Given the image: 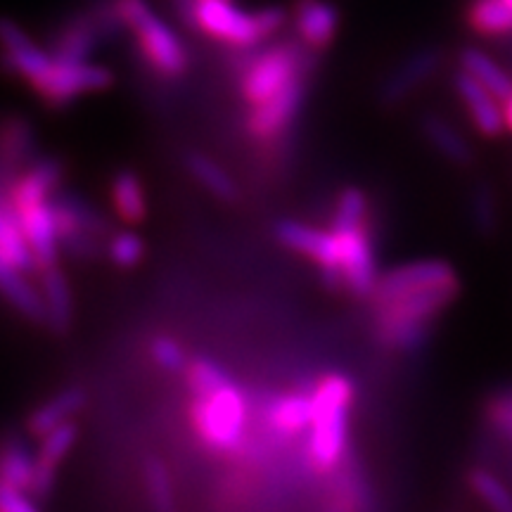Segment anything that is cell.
<instances>
[{
    "label": "cell",
    "instance_id": "obj_24",
    "mask_svg": "<svg viewBox=\"0 0 512 512\" xmlns=\"http://www.w3.org/2000/svg\"><path fill=\"white\" fill-rule=\"evenodd\" d=\"M460 72L470 74L472 79L494 95L496 100L505 102L512 95V74L503 69L494 57H489L479 48H463L460 50Z\"/></svg>",
    "mask_w": 512,
    "mask_h": 512
},
{
    "label": "cell",
    "instance_id": "obj_30",
    "mask_svg": "<svg viewBox=\"0 0 512 512\" xmlns=\"http://www.w3.org/2000/svg\"><path fill=\"white\" fill-rule=\"evenodd\" d=\"M145 491L147 501H150L155 512H176V494H174V482H171L169 470L159 458H147L145 460Z\"/></svg>",
    "mask_w": 512,
    "mask_h": 512
},
{
    "label": "cell",
    "instance_id": "obj_6",
    "mask_svg": "<svg viewBox=\"0 0 512 512\" xmlns=\"http://www.w3.org/2000/svg\"><path fill=\"white\" fill-rule=\"evenodd\" d=\"M124 31V24L114 10L112 0L98 3L93 8L79 12L62 24L50 38V50L55 62L81 64L95 53L102 41H112Z\"/></svg>",
    "mask_w": 512,
    "mask_h": 512
},
{
    "label": "cell",
    "instance_id": "obj_31",
    "mask_svg": "<svg viewBox=\"0 0 512 512\" xmlns=\"http://www.w3.org/2000/svg\"><path fill=\"white\" fill-rule=\"evenodd\" d=\"M467 484L475 491V496L482 501L491 512H512V494L501 479L491 475L489 470H472L467 475Z\"/></svg>",
    "mask_w": 512,
    "mask_h": 512
},
{
    "label": "cell",
    "instance_id": "obj_17",
    "mask_svg": "<svg viewBox=\"0 0 512 512\" xmlns=\"http://www.w3.org/2000/svg\"><path fill=\"white\" fill-rule=\"evenodd\" d=\"M0 266L27 275L41 273L17 209L5 197L0 200Z\"/></svg>",
    "mask_w": 512,
    "mask_h": 512
},
{
    "label": "cell",
    "instance_id": "obj_22",
    "mask_svg": "<svg viewBox=\"0 0 512 512\" xmlns=\"http://www.w3.org/2000/svg\"><path fill=\"white\" fill-rule=\"evenodd\" d=\"M422 136L427 138L434 150L439 152L441 157L448 159L456 166H470L475 162V150H472L470 140H467L463 133L458 131L451 121H446L439 114H425L420 121Z\"/></svg>",
    "mask_w": 512,
    "mask_h": 512
},
{
    "label": "cell",
    "instance_id": "obj_9",
    "mask_svg": "<svg viewBox=\"0 0 512 512\" xmlns=\"http://www.w3.org/2000/svg\"><path fill=\"white\" fill-rule=\"evenodd\" d=\"M446 285H460L458 273L448 261L441 259H422L413 261V264L392 268L384 275H380L370 302L373 306H382L394 302V299L406 297V294L432 290V287H446Z\"/></svg>",
    "mask_w": 512,
    "mask_h": 512
},
{
    "label": "cell",
    "instance_id": "obj_12",
    "mask_svg": "<svg viewBox=\"0 0 512 512\" xmlns=\"http://www.w3.org/2000/svg\"><path fill=\"white\" fill-rule=\"evenodd\" d=\"M0 36H3V48H5V69L10 74L19 76L29 83V86H36L43 76L50 74V69L55 67L53 55L48 50L38 48L31 36L24 31L19 24L12 22V19H3V27H0Z\"/></svg>",
    "mask_w": 512,
    "mask_h": 512
},
{
    "label": "cell",
    "instance_id": "obj_8",
    "mask_svg": "<svg viewBox=\"0 0 512 512\" xmlns=\"http://www.w3.org/2000/svg\"><path fill=\"white\" fill-rule=\"evenodd\" d=\"M273 233L280 245L290 247L292 252H299L316 261L325 285L332 287V290L344 287L342 254H339V242L335 233H323V230L290 219L275 223Z\"/></svg>",
    "mask_w": 512,
    "mask_h": 512
},
{
    "label": "cell",
    "instance_id": "obj_14",
    "mask_svg": "<svg viewBox=\"0 0 512 512\" xmlns=\"http://www.w3.org/2000/svg\"><path fill=\"white\" fill-rule=\"evenodd\" d=\"M19 221H22L24 235H27L31 252H34L38 266L48 268L57 266L60 259V235H57V223H55V211L53 202H36L27 204V207L17 209Z\"/></svg>",
    "mask_w": 512,
    "mask_h": 512
},
{
    "label": "cell",
    "instance_id": "obj_15",
    "mask_svg": "<svg viewBox=\"0 0 512 512\" xmlns=\"http://www.w3.org/2000/svg\"><path fill=\"white\" fill-rule=\"evenodd\" d=\"M453 88H456L460 102L470 114L472 124L484 138H498L505 131L503 102L496 100L482 83H477L470 74L458 72L453 76Z\"/></svg>",
    "mask_w": 512,
    "mask_h": 512
},
{
    "label": "cell",
    "instance_id": "obj_18",
    "mask_svg": "<svg viewBox=\"0 0 512 512\" xmlns=\"http://www.w3.org/2000/svg\"><path fill=\"white\" fill-rule=\"evenodd\" d=\"M3 188L15 183L31 164L36 162V140L34 128L27 119L8 117L3 124Z\"/></svg>",
    "mask_w": 512,
    "mask_h": 512
},
{
    "label": "cell",
    "instance_id": "obj_40",
    "mask_svg": "<svg viewBox=\"0 0 512 512\" xmlns=\"http://www.w3.org/2000/svg\"><path fill=\"white\" fill-rule=\"evenodd\" d=\"M171 5H174L176 15L181 17V22L185 24V27L195 29V8H197V0H171Z\"/></svg>",
    "mask_w": 512,
    "mask_h": 512
},
{
    "label": "cell",
    "instance_id": "obj_41",
    "mask_svg": "<svg viewBox=\"0 0 512 512\" xmlns=\"http://www.w3.org/2000/svg\"><path fill=\"white\" fill-rule=\"evenodd\" d=\"M503 117H505V131H512V95L503 102Z\"/></svg>",
    "mask_w": 512,
    "mask_h": 512
},
{
    "label": "cell",
    "instance_id": "obj_33",
    "mask_svg": "<svg viewBox=\"0 0 512 512\" xmlns=\"http://www.w3.org/2000/svg\"><path fill=\"white\" fill-rule=\"evenodd\" d=\"M368 200L361 188H347L339 195L335 216H332V230H349L366 226Z\"/></svg>",
    "mask_w": 512,
    "mask_h": 512
},
{
    "label": "cell",
    "instance_id": "obj_27",
    "mask_svg": "<svg viewBox=\"0 0 512 512\" xmlns=\"http://www.w3.org/2000/svg\"><path fill=\"white\" fill-rule=\"evenodd\" d=\"M467 27L479 36H510L512 38V10L503 0H470L465 12Z\"/></svg>",
    "mask_w": 512,
    "mask_h": 512
},
{
    "label": "cell",
    "instance_id": "obj_5",
    "mask_svg": "<svg viewBox=\"0 0 512 512\" xmlns=\"http://www.w3.org/2000/svg\"><path fill=\"white\" fill-rule=\"evenodd\" d=\"M313 50L299 38L280 41L261 53H254L247 67L240 72V93L249 105H261L273 95L285 91L299 76H309Z\"/></svg>",
    "mask_w": 512,
    "mask_h": 512
},
{
    "label": "cell",
    "instance_id": "obj_25",
    "mask_svg": "<svg viewBox=\"0 0 512 512\" xmlns=\"http://www.w3.org/2000/svg\"><path fill=\"white\" fill-rule=\"evenodd\" d=\"M0 283H3L5 299L22 313L24 318L36 325H48V309L43 292L31 285L27 273L12 271V268L0 266Z\"/></svg>",
    "mask_w": 512,
    "mask_h": 512
},
{
    "label": "cell",
    "instance_id": "obj_26",
    "mask_svg": "<svg viewBox=\"0 0 512 512\" xmlns=\"http://www.w3.org/2000/svg\"><path fill=\"white\" fill-rule=\"evenodd\" d=\"M110 192H112L114 211H117L121 221L131 223V226L145 221L147 216L145 190H143V183H140V178L133 174L131 169L119 171V174L112 178Z\"/></svg>",
    "mask_w": 512,
    "mask_h": 512
},
{
    "label": "cell",
    "instance_id": "obj_2",
    "mask_svg": "<svg viewBox=\"0 0 512 512\" xmlns=\"http://www.w3.org/2000/svg\"><path fill=\"white\" fill-rule=\"evenodd\" d=\"M313 420L309 453L318 472H330L339 465L347 448L349 408L354 401V384L347 375L330 373L313 387Z\"/></svg>",
    "mask_w": 512,
    "mask_h": 512
},
{
    "label": "cell",
    "instance_id": "obj_20",
    "mask_svg": "<svg viewBox=\"0 0 512 512\" xmlns=\"http://www.w3.org/2000/svg\"><path fill=\"white\" fill-rule=\"evenodd\" d=\"M38 278H41V292L46 299L48 328L55 335H67L74 323L72 290H69L67 275L62 273L60 266H48L38 273Z\"/></svg>",
    "mask_w": 512,
    "mask_h": 512
},
{
    "label": "cell",
    "instance_id": "obj_38",
    "mask_svg": "<svg viewBox=\"0 0 512 512\" xmlns=\"http://www.w3.org/2000/svg\"><path fill=\"white\" fill-rule=\"evenodd\" d=\"M486 415H489L491 425L496 427L503 437L512 441V392L498 394L489 401V408H486Z\"/></svg>",
    "mask_w": 512,
    "mask_h": 512
},
{
    "label": "cell",
    "instance_id": "obj_29",
    "mask_svg": "<svg viewBox=\"0 0 512 512\" xmlns=\"http://www.w3.org/2000/svg\"><path fill=\"white\" fill-rule=\"evenodd\" d=\"M36 479V458L22 441L10 439L3 451V486L31 494Z\"/></svg>",
    "mask_w": 512,
    "mask_h": 512
},
{
    "label": "cell",
    "instance_id": "obj_42",
    "mask_svg": "<svg viewBox=\"0 0 512 512\" xmlns=\"http://www.w3.org/2000/svg\"><path fill=\"white\" fill-rule=\"evenodd\" d=\"M503 3H505V5H508V8L512 10V0H503Z\"/></svg>",
    "mask_w": 512,
    "mask_h": 512
},
{
    "label": "cell",
    "instance_id": "obj_21",
    "mask_svg": "<svg viewBox=\"0 0 512 512\" xmlns=\"http://www.w3.org/2000/svg\"><path fill=\"white\" fill-rule=\"evenodd\" d=\"M266 420L278 434L285 437H299V434L311 430L313 420V396L311 392H290L278 396L268 403Z\"/></svg>",
    "mask_w": 512,
    "mask_h": 512
},
{
    "label": "cell",
    "instance_id": "obj_35",
    "mask_svg": "<svg viewBox=\"0 0 512 512\" xmlns=\"http://www.w3.org/2000/svg\"><path fill=\"white\" fill-rule=\"evenodd\" d=\"M107 256L114 266L119 268H133L143 261L145 256V242L138 238L131 230H124V233H117L110 238V245H107Z\"/></svg>",
    "mask_w": 512,
    "mask_h": 512
},
{
    "label": "cell",
    "instance_id": "obj_37",
    "mask_svg": "<svg viewBox=\"0 0 512 512\" xmlns=\"http://www.w3.org/2000/svg\"><path fill=\"white\" fill-rule=\"evenodd\" d=\"M60 249L64 256H69L74 261H93L100 254V238L86 233V230H79V233L62 238Z\"/></svg>",
    "mask_w": 512,
    "mask_h": 512
},
{
    "label": "cell",
    "instance_id": "obj_10",
    "mask_svg": "<svg viewBox=\"0 0 512 512\" xmlns=\"http://www.w3.org/2000/svg\"><path fill=\"white\" fill-rule=\"evenodd\" d=\"M304 95L306 76H299V79H294L285 91L273 95L271 100L261 102V105H254L245 119L249 136L261 145H271L283 140L285 133L290 131L294 121H297L299 112H302Z\"/></svg>",
    "mask_w": 512,
    "mask_h": 512
},
{
    "label": "cell",
    "instance_id": "obj_39",
    "mask_svg": "<svg viewBox=\"0 0 512 512\" xmlns=\"http://www.w3.org/2000/svg\"><path fill=\"white\" fill-rule=\"evenodd\" d=\"M0 512H38V508L24 491L3 486L0 489Z\"/></svg>",
    "mask_w": 512,
    "mask_h": 512
},
{
    "label": "cell",
    "instance_id": "obj_36",
    "mask_svg": "<svg viewBox=\"0 0 512 512\" xmlns=\"http://www.w3.org/2000/svg\"><path fill=\"white\" fill-rule=\"evenodd\" d=\"M150 354H152V361H155L162 370H169V373H176V370H183L190 366L181 342L169 335H159L152 339Z\"/></svg>",
    "mask_w": 512,
    "mask_h": 512
},
{
    "label": "cell",
    "instance_id": "obj_3",
    "mask_svg": "<svg viewBox=\"0 0 512 512\" xmlns=\"http://www.w3.org/2000/svg\"><path fill=\"white\" fill-rule=\"evenodd\" d=\"M124 29L136 34L138 53L150 69L164 79H178L188 72L190 57L176 31L166 27L147 0H112Z\"/></svg>",
    "mask_w": 512,
    "mask_h": 512
},
{
    "label": "cell",
    "instance_id": "obj_4",
    "mask_svg": "<svg viewBox=\"0 0 512 512\" xmlns=\"http://www.w3.org/2000/svg\"><path fill=\"white\" fill-rule=\"evenodd\" d=\"M283 27L285 10L280 8L245 12L235 8L230 0H197L195 29L238 50L256 48L259 43L280 34Z\"/></svg>",
    "mask_w": 512,
    "mask_h": 512
},
{
    "label": "cell",
    "instance_id": "obj_19",
    "mask_svg": "<svg viewBox=\"0 0 512 512\" xmlns=\"http://www.w3.org/2000/svg\"><path fill=\"white\" fill-rule=\"evenodd\" d=\"M76 437H79V430H76L74 422H67V425L57 427L55 432H50L48 437L41 439V448H38L36 456V479H34V489H31V496L36 498H46L55 486V477H57V467L67 453L72 451V446L76 444Z\"/></svg>",
    "mask_w": 512,
    "mask_h": 512
},
{
    "label": "cell",
    "instance_id": "obj_34",
    "mask_svg": "<svg viewBox=\"0 0 512 512\" xmlns=\"http://www.w3.org/2000/svg\"><path fill=\"white\" fill-rule=\"evenodd\" d=\"M470 219L472 226L479 235H491L498 223V209H496V192L491 185L479 183L472 188L470 195Z\"/></svg>",
    "mask_w": 512,
    "mask_h": 512
},
{
    "label": "cell",
    "instance_id": "obj_43",
    "mask_svg": "<svg viewBox=\"0 0 512 512\" xmlns=\"http://www.w3.org/2000/svg\"><path fill=\"white\" fill-rule=\"evenodd\" d=\"M510 57H512V50H510Z\"/></svg>",
    "mask_w": 512,
    "mask_h": 512
},
{
    "label": "cell",
    "instance_id": "obj_13",
    "mask_svg": "<svg viewBox=\"0 0 512 512\" xmlns=\"http://www.w3.org/2000/svg\"><path fill=\"white\" fill-rule=\"evenodd\" d=\"M441 60H444V53H441L439 48H422L411 57H406V60L382 81L380 93H377L380 105L396 107L401 105L403 100L411 98V93L418 91L422 83L432 79L434 72L439 69Z\"/></svg>",
    "mask_w": 512,
    "mask_h": 512
},
{
    "label": "cell",
    "instance_id": "obj_16",
    "mask_svg": "<svg viewBox=\"0 0 512 512\" xmlns=\"http://www.w3.org/2000/svg\"><path fill=\"white\" fill-rule=\"evenodd\" d=\"M294 29L306 48L318 53L335 41L339 12L328 0H297L294 3Z\"/></svg>",
    "mask_w": 512,
    "mask_h": 512
},
{
    "label": "cell",
    "instance_id": "obj_32",
    "mask_svg": "<svg viewBox=\"0 0 512 512\" xmlns=\"http://www.w3.org/2000/svg\"><path fill=\"white\" fill-rule=\"evenodd\" d=\"M53 197L60 204H64L69 211H72V216L79 221V226L86 230V233L95 235V238H107V235H110V221H107L100 211H95L91 204L83 200V197L76 195V192L60 190V192H55Z\"/></svg>",
    "mask_w": 512,
    "mask_h": 512
},
{
    "label": "cell",
    "instance_id": "obj_7",
    "mask_svg": "<svg viewBox=\"0 0 512 512\" xmlns=\"http://www.w3.org/2000/svg\"><path fill=\"white\" fill-rule=\"evenodd\" d=\"M114 74L102 64H62L55 62V67L50 69L48 76H43L41 81L36 83L34 93L46 102L53 110H60V107L72 105L76 98L86 93H100L107 91L112 86Z\"/></svg>",
    "mask_w": 512,
    "mask_h": 512
},
{
    "label": "cell",
    "instance_id": "obj_28",
    "mask_svg": "<svg viewBox=\"0 0 512 512\" xmlns=\"http://www.w3.org/2000/svg\"><path fill=\"white\" fill-rule=\"evenodd\" d=\"M185 166H188L192 178H195L202 188H207L214 197H219L223 202L238 200V185H235L233 178H230L226 171H223V166L216 164L214 159L204 157L200 152H190V155L185 157Z\"/></svg>",
    "mask_w": 512,
    "mask_h": 512
},
{
    "label": "cell",
    "instance_id": "obj_23",
    "mask_svg": "<svg viewBox=\"0 0 512 512\" xmlns=\"http://www.w3.org/2000/svg\"><path fill=\"white\" fill-rule=\"evenodd\" d=\"M83 406H86V392H83V389H64V392L53 396L48 403H43L41 408H36V411L29 415V432L38 439L48 437V434L55 432L57 427L72 422L74 415L79 413Z\"/></svg>",
    "mask_w": 512,
    "mask_h": 512
},
{
    "label": "cell",
    "instance_id": "obj_11",
    "mask_svg": "<svg viewBox=\"0 0 512 512\" xmlns=\"http://www.w3.org/2000/svg\"><path fill=\"white\" fill-rule=\"evenodd\" d=\"M332 233L337 235L339 254H342L344 290H349L354 297L370 299L380 283V275H377L373 240H370L368 228L332 230Z\"/></svg>",
    "mask_w": 512,
    "mask_h": 512
},
{
    "label": "cell",
    "instance_id": "obj_1",
    "mask_svg": "<svg viewBox=\"0 0 512 512\" xmlns=\"http://www.w3.org/2000/svg\"><path fill=\"white\" fill-rule=\"evenodd\" d=\"M185 370L192 394V427L197 437L216 453L238 451L249 418L245 394L209 358H195Z\"/></svg>",
    "mask_w": 512,
    "mask_h": 512
}]
</instances>
